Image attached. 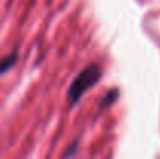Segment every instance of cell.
<instances>
[{"mask_svg": "<svg viewBox=\"0 0 160 159\" xmlns=\"http://www.w3.org/2000/svg\"><path fill=\"white\" fill-rule=\"evenodd\" d=\"M101 78V69L97 62L93 64H89L87 67H84L78 75L76 78L72 81L70 87H68V92H67V97H68V103L70 106H75L76 103H79V100L82 98V95L92 89Z\"/></svg>", "mask_w": 160, "mask_h": 159, "instance_id": "obj_1", "label": "cell"}, {"mask_svg": "<svg viewBox=\"0 0 160 159\" xmlns=\"http://www.w3.org/2000/svg\"><path fill=\"white\" fill-rule=\"evenodd\" d=\"M17 59H19V52H17V50L11 52L8 56L0 58V75L6 73V72H8V70L17 62Z\"/></svg>", "mask_w": 160, "mask_h": 159, "instance_id": "obj_2", "label": "cell"}]
</instances>
